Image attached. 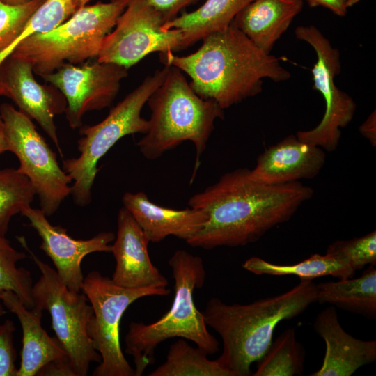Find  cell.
Instances as JSON below:
<instances>
[{
    "label": "cell",
    "instance_id": "10",
    "mask_svg": "<svg viewBox=\"0 0 376 376\" xmlns=\"http://www.w3.org/2000/svg\"><path fill=\"white\" fill-rule=\"evenodd\" d=\"M0 114L5 124L8 151L19 161L17 171L33 187L40 209L54 214L71 194V178L58 163L56 154L36 130L29 116L13 105L3 103Z\"/></svg>",
    "mask_w": 376,
    "mask_h": 376
},
{
    "label": "cell",
    "instance_id": "12",
    "mask_svg": "<svg viewBox=\"0 0 376 376\" xmlns=\"http://www.w3.org/2000/svg\"><path fill=\"white\" fill-rule=\"evenodd\" d=\"M165 22L149 0H130L115 29L104 38L97 61L128 70L151 53L181 49V32L164 29Z\"/></svg>",
    "mask_w": 376,
    "mask_h": 376
},
{
    "label": "cell",
    "instance_id": "20",
    "mask_svg": "<svg viewBox=\"0 0 376 376\" xmlns=\"http://www.w3.org/2000/svg\"><path fill=\"white\" fill-rule=\"evenodd\" d=\"M0 298L5 308L17 316L22 327V349L17 376L37 375L47 363L68 359L56 338L50 337L42 328L41 308L35 306L27 308L12 291L1 292Z\"/></svg>",
    "mask_w": 376,
    "mask_h": 376
},
{
    "label": "cell",
    "instance_id": "22",
    "mask_svg": "<svg viewBox=\"0 0 376 376\" xmlns=\"http://www.w3.org/2000/svg\"><path fill=\"white\" fill-rule=\"evenodd\" d=\"M253 0H206L198 8L168 21L164 29H175L182 33L181 49L207 35L229 26L235 17Z\"/></svg>",
    "mask_w": 376,
    "mask_h": 376
},
{
    "label": "cell",
    "instance_id": "30",
    "mask_svg": "<svg viewBox=\"0 0 376 376\" xmlns=\"http://www.w3.org/2000/svg\"><path fill=\"white\" fill-rule=\"evenodd\" d=\"M45 0H32L19 5L0 1V53L21 35L29 19Z\"/></svg>",
    "mask_w": 376,
    "mask_h": 376
},
{
    "label": "cell",
    "instance_id": "37",
    "mask_svg": "<svg viewBox=\"0 0 376 376\" xmlns=\"http://www.w3.org/2000/svg\"><path fill=\"white\" fill-rule=\"evenodd\" d=\"M1 2L9 5H19L28 3L32 0H0Z\"/></svg>",
    "mask_w": 376,
    "mask_h": 376
},
{
    "label": "cell",
    "instance_id": "26",
    "mask_svg": "<svg viewBox=\"0 0 376 376\" xmlns=\"http://www.w3.org/2000/svg\"><path fill=\"white\" fill-rule=\"evenodd\" d=\"M305 350L297 340L295 331L289 328L282 332L258 361L253 376L301 375L304 371Z\"/></svg>",
    "mask_w": 376,
    "mask_h": 376
},
{
    "label": "cell",
    "instance_id": "36",
    "mask_svg": "<svg viewBox=\"0 0 376 376\" xmlns=\"http://www.w3.org/2000/svg\"><path fill=\"white\" fill-rule=\"evenodd\" d=\"M8 151L6 131L3 118L0 114V154Z\"/></svg>",
    "mask_w": 376,
    "mask_h": 376
},
{
    "label": "cell",
    "instance_id": "4",
    "mask_svg": "<svg viewBox=\"0 0 376 376\" xmlns=\"http://www.w3.org/2000/svg\"><path fill=\"white\" fill-rule=\"evenodd\" d=\"M175 281L174 298L169 311L151 324L132 322L125 337V352L132 355L135 376L154 363L156 347L172 338L194 342L207 354L219 350V343L207 329L203 312L194 302V292L205 280L203 260L185 250L175 251L169 260Z\"/></svg>",
    "mask_w": 376,
    "mask_h": 376
},
{
    "label": "cell",
    "instance_id": "34",
    "mask_svg": "<svg viewBox=\"0 0 376 376\" xmlns=\"http://www.w3.org/2000/svg\"><path fill=\"white\" fill-rule=\"evenodd\" d=\"M306 1L311 7L322 6L331 10L338 16H345L347 14V0H300Z\"/></svg>",
    "mask_w": 376,
    "mask_h": 376
},
{
    "label": "cell",
    "instance_id": "21",
    "mask_svg": "<svg viewBox=\"0 0 376 376\" xmlns=\"http://www.w3.org/2000/svg\"><path fill=\"white\" fill-rule=\"evenodd\" d=\"M303 5L300 0H253L235 17L231 24L259 49L270 54Z\"/></svg>",
    "mask_w": 376,
    "mask_h": 376
},
{
    "label": "cell",
    "instance_id": "2",
    "mask_svg": "<svg viewBox=\"0 0 376 376\" xmlns=\"http://www.w3.org/2000/svg\"><path fill=\"white\" fill-rule=\"evenodd\" d=\"M201 40L189 55L169 51L159 56L164 65L189 76V85L198 96L214 100L224 110L259 94L263 79L280 82L291 77L278 58L259 49L232 24Z\"/></svg>",
    "mask_w": 376,
    "mask_h": 376
},
{
    "label": "cell",
    "instance_id": "11",
    "mask_svg": "<svg viewBox=\"0 0 376 376\" xmlns=\"http://www.w3.org/2000/svg\"><path fill=\"white\" fill-rule=\"evenodd\" d=\"M295 34L315 52L317 61L311 69L313 89L322 94L325 102L324 113L319 124L310 130L297 132L296 136L303 141L332 152L338 146L340 128L352 121L357 107L354 100L334 82L335 77L341 70L340 52L313 25L299 26Z\"/></svg>",
    "mask_w": 376,
    "mask_h": 376
},
{
    "label": "cell",
    "instance_id": "28",
    "mask_svg": "<svg viewBox=\"0 0 376 376\" xmlns=\"http://www.w3.org/2000/svg\"><path fill=\"white\" fill-rule=\"evenodd\" d=\"M26 258L24 252L15 249L5 236L0 235V295L12 291L29 308L34 306L31 272L17 263Z\"/></svg>",
    "mask_w": 376,
    "mask_h": 376
},
{
    "label": "cell",
    "instance_id": "32",
    "mask_svg": "<svg viewBox=\"0 0 376 376\" xmlns=\"http://www.w3.org/2000/svg\"><path fill=\"white\" fill-rule=\"evenodd\" d=\"M150 3L163 15L166 22L177 17L186 6L198 0H149Z\"/></svg>",
    "mask_w": 376,
    "mask_h": 376
},
{
    "label": "cell",
    "instance_id": "1",
    "mask_svg": "<svg viewBox=\"0 0 376 376\" xmlns=\"http://www.w3.org/2000/svg\"><path fill=\"white\" fill-rule=\"evenodd\" d=\"M313 193V188L299 181L262 183L246 168L227 172L189 199V206L205 211L208 219L186 242L205 249L255 242L274 226L290 219Z\"/></svg>",
    "mask_w": 376,
    "mask_h": 376
},
{
    "label": "cell",
    "instance_id": "19",
    "mask_svg": "<svg viewBox=\"0 0 376 376\" xmlns=\"http://www.w3.org/2000/svg\"><path fill=\"white\" fill-rule=\"evenodd\" d=\"M122 202L152 242H161L169 235L187 242L208 219L207 213L201 209L173 210L159 206L142 191L125 193Z\"/></svg>",
    "mask_w": 376,
    "mask_h": 376
},
{
    "label": "cell",
    "instance_id": "35",
    "mask_svg": "<svg viewBox=\"0 0 376 376\" xmlns=\"http://www.w3.org/2000/svg\"><path fill=\"white\" fill-rule=\"evenodd\" d=\"M359 132L367 139L373 146L376 145V114L374 110L360 125Z\"/></svg>",
    "mask_w": 376,
    "mask_h": 376
},
{
    "label": "cell",
    "instance_id": "6",
    "mask_svg": "<svg viewBox=\"0 0 376 376\" xmlns=\"http://www.w3.org/2000/svg\"><path fill=\"white\" fill-rule=\"evenodd\" d=\"M129 1L85 5L54 29L23 40L10 56L29 62L33 72L41 77L66 63L77 65L97 58L104 38Z\"/></svg>",
    "mask_w": 376,
    "mask_h": 376
},
{
    "label": "cell",
    "instance_id": "18",
    "mask_svg": "<svg viewBox=\"0 0 376 376\" xmlns=\"http://www.w3.org/2000/svg\"><path fill=\"white\" fill-rule=\"evenodd\" d=\"M314 329L325 342L326 350L320 369L311 376H350L376 359V341L354 338L342 327L335 306L317 315Z\"/></svg>",
    "mask_w": 376,
    "mask_h": 376
},
{
    "label": "cell",
    "instance_id": "27",
    "mask_svg": "<svg viewBox=\"0 0 376 376\" xmlns=\"http://www.w3.org/2000/svg\"><path fill=\"white\" fill-rule=\"evenodd\" d=\"M36 191L17 169H0V235L5 236L11 219L31 206Z\"/></svg>",
    "mask_w": 376,
    "mask_h": 376
},
{
    "label": "cell",
    "instance_id": "15",
    "mask_svg": "<svg viewBox=\"0 0 376 376\" xmlns=\"http://www.w3.org/2000/svg\"><path fill=\"white\" fill-rule=\"evenodd\" d=\"M21 214L41 239L40 248L52 260L62 281L72 290L80 292L84 281L81 262L94 252H111L110 243L115 239L113 232H101L88 240H77L60 226H54L41 209L31 206Z\"/></svg>",
    "mask_w": 376,
    "mask_h": 376
},
{
    "label": "cell",
    "instance_id": "5",
    "mask_svg": "<svg viewBox=\"0 0 376 376\" xmlns=\"http://www.w3.org/2000/svg\"><path fill=\"white\" fill-rule=\"evenodd\" d=\"M147 103L151 116L148 131L136 143L139 151L152 160L184 141H191L196 151L192 181L214 121L224 118V109L214 100L198 96L182 72L173 65H169L164 80Z\"/></svg>",
    "mask_w": 376,
    "mask_h": 376
},
{
    "label": "cell",
    "instance_id": "3",
    "mask_svg": "<svg viewBox=\"0 0 376 376\" xmlns=\"http://www.w3.org/2000/svg\"><path fill=\"white\" fill-rule=\"evenodd\" d=\"M316 284L301 280L292 289L248 304H227L213 297L203 312L206 324L219 334L223 352L217 359L234 376H248L272 342L276 325L316 302Z\"/></svg>",
    "mask_w": 376,
    "mask_h": 376
},
{
    "label": "cell",
    "instance_id": "38",
    "mask_svg": "<svg viewBox=\"0 0 376 376\" xmlns=\"http://www.w3.org/2000/svg\"><path fill=\"white\" fill-rule=\"evenodd\" d=\"M6 310L5 309V306H3L0 298V319L4 314H6Z\"/></svg>",
    "mask_w": 376,
    "mask_h": 376
},
{
    "label": "cell",
    "instance_id": "25",
    "mask_svg": "<svg viewBox=\"0 0 376 376\" xmlns=\"http://www.w3.org/2000/svg\"><path fill=\"white\" fill-rule=\"evenodd\" d=\"M201 348L189 345L180 338L169 350L166 361L149 376H234L217 359L212 361Z\"/></svg>",
    "mask_w": 376,
    "mask_h": 376
},
{
    "label": "cell",
    "instance_id": "29",
    "mask_svg": "<svg viewBox=\"0 0 376 376\" xmlns=\"http://www.w3.org/2000/svg\"><path fill=\"white\" fill-rule=\"evenodd\" d=\"M329 254L346 261L355 271L366 265L376 264V231L351 240H336L326 251Z\"/></svg>",
    "mask_w": 376,
    "mask_h": 376
},
{
    "label": "cell",
    "instance_id": "17",
    "mask_svg": "<svg viewBox=\"0 0 376 376\" xmlns=\"http://www.w3.org/2000/svg\"><path fill=\"white\" fill-rule=\"evenodd\" d=\"M325 161L322 148L290 135L265 149L251 173L262 183L282 185L315 178Z\"/></svg>",
    "mask_w": 376,
    "mask_h": 376
},
{
    "label": "cell",
    "instance_id": "16",
    "mask_svg": "<svg viewBox=\"0 0 376 376\" xmlns=\"http://www.w3.org/2000/svg\"><path fill=\"white\" fill-rule=\"evenodd\" d=\"M117 223L111 251L116 260L111 280L129 288H166L168 280L150 260L149 239L125 207L118 212Z\"/></svg>",
    "mask_w": 376,
    "mask_h": 376
},
{
    "label": "cell",
    "instance_id": "8",
    "mask_svg": "<svg viewBox=\"0 0 376 376\" xmlns=\"http://www.w3.org/2000/svg\"><path fill=\"white\" fill-rule=\"evenodd\" d=\"M18 240L40 272L32 288L34 306L49 313L56 338L66 352L76 376L88 375L90 364L102 359L87 333L93 315L91 304L84 292L68 288L56 270L30 249L24 237Z\"/></svg>",
    "mask_w": 376,
    "mask_h": 376
},
{
    "label": "cell",
    "instance_id": "13",
    "mask_svg": "<svg viewBox=\"0 0 376 376\" xmlns=\"http://www.w3.org/2000/svg\"><path fill=\"white\" fill-rule=\"evenodd\" d=\"M127 76V69L111 63H66L42 78L57 88L64 95L65 118L72 129L83 125L82 118L91 111L111 105Z\"/></svg>",
    "mask_w": 376,
    "mask_h": 376
},
{
    "label": "cell",
    "instance_id": "7",
    "mask_svg": "<svg viewBox=\"0 0 376 376\" xmlns=\"http://www.w3.org/2000/svg\"><path fill=\"white\" fill-rule=\"evenodd\" d=\"M169 65H164L143 81L113 107L101 122L79 127L77 141L79 156L63 161L62 168L71 178V195L79 206L91 201V189L98 169L99 160L123 137L145 134L148 120L141 117V110L153 92L162 84Z\"/></svg>",
    "mask_w": 376,
    "mask_h": 376
},
{
    "label": "cell",
    "instance_id": "31",
    "mask_svg": "<svg viewBox=\"0 0 376 376\" xmlns=\"http://www.w3.org/2000/svg\"><path fill=\"white\" fill-rule=\"evenodd\" d=\"M15 326L10 320L0 323V376H17L13 343Z\"/></svg>",
    "mask_w": 376,
    "mask_h": 376
},
{
    "label": "cell",
    "instance_id": "14",
    "mask_svg": "<svg viewBox=\"0 0 376 376\" xmlns=\"http://www.w3.org/2000/svg\"><path fill=\"white\" fill-rule=\"evenodd\" d=\"M33 65L22 58L10 56L0 67V82L19 110L36 120L53 141L61 156L54 118L65 113L67 102L55 86L39 84L33 76Z\"/></svg>",
    "mask_w": 376,
    "mask_h": 376
},
{
    "label": "cell",
    "instance_id": "33",
    "mask_svg": "<svg viewBox=\"0 0 376 376\" xmlns=\"http://www.w3.org/2000/svg\"><path fill=\"white\" fill-rule=\"evenodd\" d=\"M37 375L76 376L68 359H60L47 363L40 369Z\"/></svg>",
    "mask_w": 376,
    "mask_h": 376
},
{
    "label": "cell",
    "instance_id": "39",
    "mask_svg": "<svg viewBox=\"0 0 376 376\" xmlns=\"http://www.w3.org/2000/svg\"><path fill=\"white\" fill-rule=\"evenodd\" d=\"M360 1L361 0H347L348 8H350V7L354 6L355 4L359 3Z\"/></svg>",
    "mask_w": 376,
    "mask_h": 376
},
{
    "label": "cell",
    "instance_id": "24",
    "mask_svg": "<svg viewBox=\"0 0 376 376\" xmlns=\"http://www.w3.org/2000/svg\"><path fill=\"white\" fill-rule=\"evenodd\" d=\"M242 267L257 275H295L301 280H313L329 275L341 280L353 278L356 272L344 260L327 253L313 254L293 265L275 264L258 257H251L243 263Z\"/></svg>",
    "mask_w": 376,
    "mask_h": 376
},
{
    "label": "cell",
    "instance_id": "9",
    "mask_svg": "<svg viewBox=\"0 0 376 376\" xmlns=\"http://www.w3.org/2000/svg\"><path fill=\"white\" fill-rule=\"evenodd\" d=\"M81 291L93 308L87 333L102 359L93 375L135 376L134 369L121 349L120 324L123 315L136 300L147 296H168L171 290L167 288H125L93 271L84 277Z\"/></svg>",
    "mask_w": 376,
    "mask_h": 376
},
{
    "label": "cell",
    "instance_id": "23",
    "mask_svg": "<svg viewBox=\"0 0 376 376\" xmlns=\"http://www.w3.org/2000/svg\"><path fill=\"white\" fill-rule=\"evenodd\" d=\"M316 301L375 319L376 318V269L373 265L357 279H341L316 285Z\"/></svg>",
    "mask_w": 376,
    "mask_h": 376
}]
</instances>
